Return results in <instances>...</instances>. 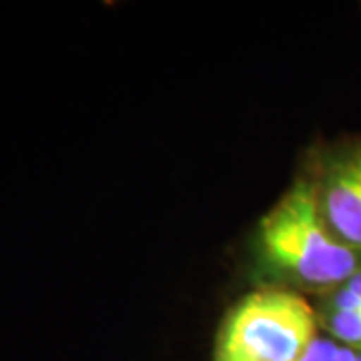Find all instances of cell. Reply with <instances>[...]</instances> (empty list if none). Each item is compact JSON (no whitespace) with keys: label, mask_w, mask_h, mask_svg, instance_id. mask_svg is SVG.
Returning a JSON list of instances; mask_svg holds the SVG:
<instances>
[{"label":"cell","mask_w":361,"mask_h":361,"mask_svg":"<svg viewBox=\"0 0 361 361\" xmlns=\"http://www.w3.org/2000/svg\"><path fill=\"white\" fill-rule=\"evenodd\" d=\"M259 249L275 271L325 291L361 269V253L329 227L311 179L297 180L261 219Z\"/></svg>","instance_id":"6da1fadb"},{"label":"cell","mask_w":361,"mask_h":361,"mask_svg":"<svg viewBox=\"0 0 361 361\" xmlns=\"http://www.w3.org/2000/svg\"><path fill=\"white\" fill-rule=\"evenodd\" d=\"M319 336V313L307 299L285 289H259L225 315L213 361H301Z\"/></svg>","instance_id":"7a4b0ae2"},{"label":"cell","mask_w":361,"mask_h":361,"mask_svg":"<svg viewBox=\"0 0 361 361\" xmlns=\"http://www.w3.org/2000/svg\"><path fill=\"white\" fill-rule=\"evenodd\" d=\"M315 185L329 227L345 245L361 253V139L329 151Z\"/></svg>","instance_id":"3957f363"},{"label":"cell","mask_w":361,"mask_h":361,"mask_svg":"<svg viewBox=\"0 0 361 361\" xmlns=\"http://www.w3.org/2000/svg\"><path fill=\"white\" fill-rule=\"evenodd\" d=\"M301 361H361V351L322 334Z\"/></svg>","instance_id":"277c9868"}]
</instances>
